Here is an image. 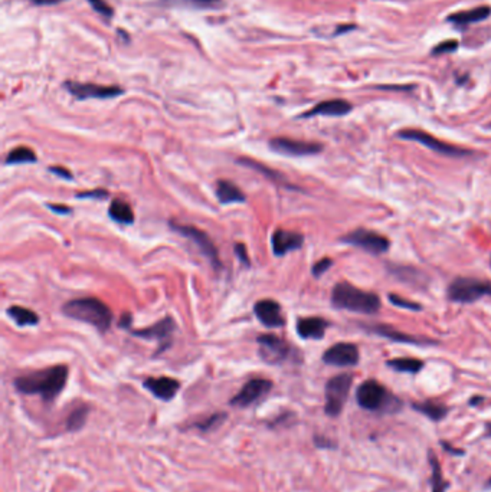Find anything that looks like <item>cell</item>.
I'll return each mask as SVG.
<instances>
[{
  "label": "cell",
  "instance_id": "6da1fadb",
  "mask_svg": "<svg viewBox=\"0 0 491 492\" xmlns=\"http://www.w3.org/2000/svg\"><path fill=\"white\" fill-rule=\"evenodd\" d=\"M66 380L68 367L59 364L19 376L13 385L23 394H39L45 402H52L64 390Z\"/></svg>",
  "mask_w": 491,
  "mask_h": 492
},
{
  "label": "cell",
  "instance_id": "7a4b0ae2",
  "mask_svg": "<svg viewBox=\"0 0 491 492\" xmlns=\"http://www.w3.org/2000/svg\"><path fill=\"white\" fill-rule=\"evenodd\" d=\"M62 313L69 318L96 327L101 333L108 331L112 324V311L105 302L94 297L68 301L62 307Z\"/></svg>",
  "mask_w": 491,
  "mask_h": 492
},
{
  "label": "cell",
  "instance_id": "3957f363",
  "mask_svg": "<svg viewBox=\"0 0 491 492\" xmlns=\"http://www.w3.org/2000/svg\"><path fill=\"white\" fill-rule=\"evenodd\" d=\"M332 306L360 314H376L381 310V298L375 292L356 288L349 283H339L332 291Z\"/></svg>",
  "mask_w": 491,
  "mask_h": 492
},
{
  "label": "cell",
  "instance_id": "277c9868",
  "mask_svg": "<svg viewBox=\"0 0 491 492\" xmlns=\"http://www.w3.org/2000/svg\"><path fill=\"white\" fill-rule=\"evenodd\" d=\"M353 378L352 374L343 373L339 376L332 378L325 385V405H324V412L327 416L336 417L342 413L347 397L350 387H352Z\"/></svg>",
  "mask_w": 491,
  "mask_h": 492
},
{
  "label": "cell",
  "instance_id": "5b68a950",
  "mask_svg": "<svg viewBox=\"0 0 491 492\" xmlns=\"http://www.w3.org/2000/svg\"><path fill=\"white\" fill-rule=\"evenodd\" d=\"M491 295V284L476 278H455L448 287V298L458 304H471Z\"/></svg>",
  "mask_w": 491,
  "mask_h": 492
},
{
  "label": "cell",
  "instance_id": "8992f818",
  "mask_svg": "<svg viewBox=\"0 0 491 492\" xmlns=\"http://www.w3.org/2000/svg\"><path fill=\"white\" fill-rule=\"evenodd\" d=\"M397 137L402 140H408V142H415L425 146L427 149L439 153L442 156H448V157H467L471 156L473 151L465 150L462 147H457V146H451L446 142H441L437 137L428 134L424 130H413V128H406V130H401L397 133Z\"/></svg>",
  "mask_w": 491,
  "mask_h": 492
},
{
  "label": "cell",
  "instance_id": "52a82bcc",
  "mask_svg": "<svg viewBox=\"0 0 491 492\" xmlns=\"http://www.w3.org/2000/svg\"><path fill=\"white\" fill-rule=\"evenodd\" d=\"M169 226L175 232H177L179 235L188 238L191 242H193L198 246V249L200 251V253L206 258V260L210 262V265H212L215 269L222 268L218 249H217L214 241L209 238L206 232H203L195 226H191V225H179L176 222H170Z\"/></svg>",
  "mask_w": 491,
  "mask_h": 492
},
{
  "label": "cell",
  "instance_id": "ba28073f",
  "mask_svg": "<svg viewBox=\"0 0 491 492\" xmlns=\"http://www.w3.org/2000/svg\"><path fill=\"white\" fill-rule=\"evenodd\" d=\"M356 401L360 408L375 412L386 409L390 405L392 396L389 392L376 380H366L363 382L358 392H356Z\"/></svg>",
  "mask_w": 491,
  "mask_h": 492
},
{
  "label": "cell",
  "instance_id": "9c48e42d",
  "mask_svg": "<svg viewBox=\"0 0 491 492\" xmlns=\"http://www.w3.org/2000/svg\"><path fill=\"white\" fill-rule=\"evenodd\" d=\"M343 244H347L350 246L360 248L369 253L373 255H381L388 252L390 242L388 238L382 237L381 233L367 230V229H356L346 233V235L340 239Z\"/></svg>",
  "mask_w": 491,
  "mask_h": 492
},
{
  "label": "cell",
  "instance_id": "30bf717a",
  "mask_svg": "<svg viewBox=\"0 0 491 492\" xmlns=\"http://www.w3.org/2000/svg\"><path fill=\"white\" fill-rule=\"evenodd\" d=\"M270 149L278 154L290 156V157H304V156H316L323 151V144L300 142L287 137H275L270 140Z\"/></svg>",
  "mask_w": 491,
  "mask_h": 492
},
{
  "label": "cell",
  "instance_id": "8fae6325",
  "mask_svg": "<svg viewBox=\"0 0 491 492\" xmlns=\"http://www.w3.org/2000/svg\"><path fill=\"white\" fill-rule=\"evenodd\" d=\"M256 343L260 345L258 355L267 364L283 363L290 355V344L278 336L261 334L256 338Z\"/></svg>",
  "mask_w": 491,
  "mask_h": 492
},
{
  "label": "cell",
  "instance_id": "7c38bea8",
  "mask_svg": "<svg viewBox=\"0 0 491 492\" xmlns=\"http://www.w3.org/2000/svg\"><path fill=\"white\" fill-rule=\"evenodd\" d=\"M65 88L68 89L69 94L78 100H108L119 97L124 92L119 87H105V85H97V84H81V82H74L68 81L65 82Z\"/></svg>",
  "mask_w": 491,
  "mask_h": 492
},
{
  "label": "cell",
  "instance_id": "4fadbf2b",
  "mask_svg": "<svg viewBox=\"0 0 491 492\" xmlns=\"http://www.w3.org/2000/svg\"><path fill=\"white\" fill-rule=\"evenodd\" d=\"M272 389V382L268 379H252L245 386L232 397L229 405L237 408H248L263 399L264 396L270 393Z\"/></svg>",
  "mask_w": 491,
  "mask_h": 492
},
{
  "label": "cell",
  "instance_id": "5bb4252c",
  "mask_svg": "<svg viewBox=\"0 0 491 492\" xmlns=\"http://www.w3.org/2000/svg\"><path fill=\"white\" fill-rule=\"evenodd\" d=\"M360 355L356 344L352 343H337L327 348L323 355V361L329 366L336 367H350L359 363Z\"/></svg>",
  "mask_w": 491,
  "mask_h": 492
},
{
  "label": "cell",
  "instance_id": "9a60e30c",
  "mask_svg": "<svg viewBox=\"0 0 491 492\" xmlns=\"http://www.w3.org/2000/svg\"><path fill=\"white\" fill-rule=\"evenodd\" d=\"M254 314L263 325L268 328H279L286 324L281 306L274 299H260L255 304Z\"/></svg>",
  "mask_w": 491,
  "mask_h": 492
},
{
  "label": "cell",
  "instance_id": "2e32d148",
  "mask_svg": "<svg viewBox=\"0 0 491 492\" xmlns=\"http://www.w3.org/2000/svg\"><path fill=\"white\" fill-rule=\"evenodd\" d=\"M302 244H304V237L301 233L286 230V229H277L272 233V238H271L272 252L278 258L287 255L291 251L300 249Z\"/></svg>",
  "mask_w": 491,
  "mask_h": 492
},
{
  "label": "cell",
  "instance_id": "e0dca14e",
  "mask_svg": "<svg viewBox=\"0 0 491 492\" xmlns=\"http://www.w3.org/2000/svg\"><path fill=\"white\" fill-rule=\"evenodd\" d=\"M363 327L366 330H369L370 333L381 336L383 338L392 340V341H397V343H405V344H416V345H425V344H435V341L428 340V338H423V337H415L411 334H405L400 330H395L390 325H383V324H363Z\"/></svg>",
  "mask_w": 491,
  "mask_h": 492
},
{
  "label": "cell",
  "instance_id": "ac0fdd59",
  "mask_svg": "<svg viewBox=\"0 0 491 492\" xmlns=\"http://www.w3.org/2000/svg\"><path fill=\"white\" fill-rule=\"evenodd\" d=\"M143 386L157 399L163 402H170L177 394L180 389V383L172 378H149L145 380Z\"/></svg>",
  "mask_w": 491,
  "mask_h": 492
},
{
  "label": "cell",
  "instance_id": "d6986e66",
  "mask_svg": "<svg viewBox=\"0 0 491 492\" xmlns=\"http://www.w3.org/2000/svg\"><path fill=\"white\" fill-rule=\"evenodd\" d=\"M175 330H176V324H175L173 318L165 317L150 327L142 328V330L131 331V334L135 337L143 338V340H157V341L163 343V341L170 338V336Z\"/></svg>",
  "mask_w": 491,
  "mask_h": 492
},
{
  "label": "cell",
  "instance_id": "ffe728a7",
  "mask_svg": "<svg viewBox=\"0 0 491 492\" xmlns=\"http://www.w3.org/2000/svg\"><path fill=\"white\" fill-rule=\"evenodd\" d=\"M352 111V104L347 103L346 100H329L323 101L313 107L310 111L304 112L301 115V119H312L316 115H324V117H343Z\"/></svg>",
  "mask_w": 491,
  "mask_h": 492
},
{
  "label": "cell",
  "instance_id": "44dd1931",
  "mask_svg": "<svg viewBox=\"0 0 491 492\" xmlns=\"http://www.w3.org/2000/svg\"><path fill=\"white\" fill-rule=\"evenodd\" d=\"M327 327H329V322L320 317L300 318L297 321V334L304 340H321Z\"/></svg>",
  "mask_w": 491,
  "mask_h": 492
},
{
  "label": "cell",
  "instance_id": "7402d4cb",
  "mask_svg": "<svg viewBox=\"0 0 491 492\" xmlns=\"http://www.w3.org/2000/svg\"><path fill=\"white\" fill-rule=\"evenodd\" d=\"M217 197L221 204L230 203H245L247 196L240 187L229 180H218L217 183Z\"/></svg>",
  "mask_w": 491,
  "mask_h": 492
},
{
  "label": "cell",
  "instance_id": "603a6c76",
  "mask_svg": "<svg viewBox=\"0 0 491 492\" xmlns=\"http://www.w3.org/2000/svg\"><path fill=\"white\" fill-rule=\"evenodd\" d=\"M490 15H491V9L488 6H480L470 10L453 13L447 17V20L454 23L457 27H465V25H471V23H476V22H481L487 19Z\"/></svg>",
  "mask_w": 491,
  "mask_h": 492
},
{
  "label": "cell",
  "instance_id": "cb8c5ba5",
  "mask_svg": "<svg viewBox=\"0 0 491 492\" xmlns=\"http://www.w3.org/2000/svg\"><path fill=\"white\" fill-rule=\"evenodd\" d=\"M108 216L114 222L122 225H131L134 222V212L131 206L122 199L111 200L108 206Z\"/></svg>",
  "mask_w": 491,
  "mask_h": 492
},
{
  "label": "cell",
  "instance_id": "d4e9b609",
  "mask_svg": "<svg viewBox=\"0 0 491 492\" xmlns=\"http://www.w3.org/2000/svg\"><path fill=\"white\" fill-rule=\"evenodd\" d=\"M237 163L241 164V166H244V167L252 169V170H255V172H258V173L264 174L267 179L272 180V181L277 183V184H284V186H287V187H291L290 183L286 181V177H284L281 173H278V172L270 169L268 166H264L263 163H258L256 160L247 158V157H240V158H237Z\"/></svg>",
  "mask_w": 491,
  "mask_h": 492
},
{
  "label": "cell",
  "instance_id": "484cf974",
  "mask_svg": "<svg viewBox=\"0 0 491 492\" xmlns=\"http://www.w3.org/2000/svg\"><path fill=\"white\" fill-rule=\"evenodd\" d=\"M6 314L10 320L15 321L19 327H28V325H36L39 322V317L36 313H34L29 308L20 307V306H12L6 310Z\"/></svg>",
  "mask_w": 491,
  "mask_h": 492
},
{
  "label": "cell",
  "instance_id": "4316f807",
  "mask_svg": "<svg viewBox=\"0 0 491 492\" xmlns=\"http://www.w3.org/2000/svg\"><path fill=\"white\" fill-rule=\"evenodd\" d=\"M38 157L34 150L29 147L20 146L13 150H10L5 158L6 166H15V164H29V163H36Z\"/></svg>",
  "mask_w": 491,
  "mask_h": 492
},
{
  "label": "cell",
  "instance_id": "83f0119b",
  "mask_svg": "<svg viewBox=\"0 0 491 492\" xmlns=\"http://www.w3.org/2000/svg\"><path fill=\"white\" fill-rule=\"evenodd\" d=\"M413 409L418 410L419 413L425 415L431 420H435V422L446 417L447 412H448V409L444 405L437 403V402H431V401L423 402V403H413Z\"/></svg>",
  "mask_w": 491,
  "mask_h": 492
},
{
  "label": "cell",
  "instance_id": "f1b7e54d",
  "mask_svg": "<svg viewBox=\"0 0 491 492\" xmlns=\"http://www.w3.org/2000/svg\"><path fill=\"white\" fill-rule=\"evenodd\" d=\"M388 366H389L390 368H393L395 371L415 374V373L423 370L424 361H423V360H418V359L402 357V359H392V360H389V361H388Z\"/></svg>",
  "mask_w": 491,
  "mask_h": 492
},
{
  "label": "cell",
  "instance_id": "f546056e",
  "mask_svg": "<svg viewBox=\"0 0 491 492\" xmlns=\"http://www.w3.org/2000/svg\"><path fill=\"white\" fill-rule=\"evenodd\" d=\"M88 413H89V408L87 405H81L77 409H74L66 419V429L69 432H77L82 429V426L87 422Z\"/></svg>",
  "mask_w": 491,
  "mask_h": 492
},
{
  "label": "cell",
  "instance_id": "4dcf8cb0",
  "mask_svg": "<svg viewBox=\"0 0 491 492\" xmlns=\"http://www.w3.org/2000/svg\"><path fill=\"white\" fill-rule=\"evenodd\" d=\"M430 463L432 468V492H444L447 488V482L444 481L439 462L434 454H430Z\"/></svg>",
  "mask_w": 491,
  "mask_h": 492
},
{
  "label": "cell",
  "instance_id": "1f68e13d",
  "mask_svg": "<svg viewBox=\"0 0 491 492\" xmlns=\"http://www.w3.org/2000/svg\"><path fill=\"white\" fill-rule=\"evenodd\" d=\"M225 419H226V415H225V413H215V415H212V416L206 417V419L202 420V422H196L195 428H198V429L206 432V431H210V429H214L215 426L221 425Z\"/></svg>",
  "mask_w": 491,
  "mask_h": 492
},
{
  "label": "cell",
  "instance_id": "d6a6232c",
  "mask_svg": "<svg viewBox=\"0 0 491 492\" xmlns=\"http://www.w3.org/2000/svg\"><path fill=\"white\" fill-rule=\"evenodd\" d=\"M388 298H389V301L393 304L395 307H400V308L409 310V311H420V310H423V307H420L418 302L405 299V298H402V297H400V295H396V294H389Z\"/></svg>",
  "mask_w": 491,
  "mask_h": 492
},
{
  "label": "cell",
  "instance_id": "836d02e7",
  "mask_svg": "<svg viewBox=\"0 0 491 492\" xmlns=\"http://www.w3.org/2000/svg\"><path fill=\"white\" fill-rule=\"evenodd\" d=\"M165 2L180 3L193 8H217L218 5H221L219 0H165Z\"/></svg>",
  "mask_w": 491,
  "mask_h": 492
},
{
  "label": "cell",
  "instance_id": "e575fe53",
  "mask_svg": "<svg viewBox=\"0 0 491 492\" xmlns=\"http://www.w3.org/2000/svg\"><path fill=\"white\" fill-rule=\"evenodd\" d=\"M458 40H446V42H441L438 43L435 48L432 50V54L434 55H441V54H450V52H454L458 50Z\"/></svg>",
  "mask_w": 491,
  "mask_h": 492
},
{
  "label": "cell",
  "instance_id": "d590c367",
  "mask_svg": "<svg viewBox=\"0 0 491 492\" xmlns=\"http://www.w3.org/2000/svg\"><path fill=\"white\" fill-rule=\"evenodd\" d=\"M332 265H333V260H330V258H323V260H320L318 262H316L313 265L312 274H313V276L320 278L323 274H325L332 268Z\"/></svg>",
  "mask_w": 491,
  "mask_h": 492
},
{
  "label": "cell",
  "instance_id": "8d00e7d4",
  "mask_svg": "<svg viewBox=\"0 0 491 492\" xmlns=\"http://www.w3.org/2000/svg\"><path fill=\"white\" fill-rule=\"evenodd\" d=\"M108 192L105 189H94V191H87V192H81V193H77L75 197L77 199H97V200H103V199H107L108 197Z\"/></svg>",
  "mask_w": 491,
  "mask_h": 492
},
{
  "label": "cell",
  "instance_id": "74e56055",
  "mask_svg": "<svg viewBox=\"0 0 491 492\" xmlns=\"http://www.w3.org/2000/svg\"><path fill=\"white\" fill-rule=\"evenodd\" d=\"M233 251H235L237 256H238V260L242 262V265L245 267H251V260H249V255H248V251H247V246L244 244H237L235 248H233Z\"/></svg>",
  "mask_w": 491,
  "mask_h": 492
},
{
  "label": "cell",
  "instance_id": "f35d334b",
  "mask_svg": "<svg viewBox=\"0 0 491 492\" xmlns=\"http://www.w3.org/2000/svg\"><path fill=\"white\" fill-rule=\"evenodd\" d=\"M88 2L91 3V6L94 8L98 13L105 15V16H111L112 15L111 8L105 2H103V0H88Z\"/></svg>",
  "mask_w": 491,
  "mask_h": 492
},
{
  "label": "cell",
  "instance_id": "ab89813d",
  "mask_svg": "<svg viewBox=\"0 0 491 492\" xmlns=\"http://www.w3.org/2000/svg\"><path fill=\"white\" fill-rule=\"evenodd\" d=\"M48 170H50V173H52V174H55V176H58L61 179H65V180H73L74 179V174L69 172L66 167H64V166H51Z\"/></svg>",
  "mask_w": 491,
  "mask_h": 492
},
{
  "label": "cell",
  "instance_id": "60d3db41",
  "mask_svg": "<svg viewBox=\"0 0 491 492\" xmlns=\"http://www.w3.org/2000/svg\"><path fill=\"white\" fill-rule=\"evenodd\" d=\"M48 206V209H51L54 214H58V215H69L71 214V207L69 206H65V204H54V203H48L46 204Z\"/></svg>",
  "mask_w": 491,
  "mask_h": 492
},
{
  "label": "cell",
  "instance_id": "b9f144b4",
  "mask_svg": "<svg viewBox=\"0 0 491 492\" xmlns=\"http://www.w3.org/2000/svg\"><path fill=\"white\" fill-rule=\"evenodd\" d=\"M131 322H133L131 314H123L119 321V325H120V328H123V330H130Z\"/></svg>",
  "mask_w": 491,
  "mask_h": 492
},
{
  "label": "cell",
  "instance_id": "7bdbcfd3",
  "mask_svg": "<svg viewBox=\"0 0 491 492\" xmlns=\"http://www.w3.org/2000/svg\"><path fill=\"white\" fill-rule=\"evenodd\" d=\"M35 3H41V5H50V3H55L57 0H34Z\"/></svg>",
  "mask_w": 491,
  "mask_h": 492
},
{
  "label": "cell",
  "instance_id": "ee69618b",
  "mask_svg": "<svg viewBox=\"0 0 491 492\" xmlns=\"http://www.w3.org/2000/svg\"><path fill=\"white\" fill-rule=\"evenodd\" d=\"M487 433H488V436H491V424L487 425Z\"/></svg>",
  "mask_w": 491,
  "mask_h": 492
},
{
  "label": "cell",
  "instance_id": "f6af8a7d",
  "mask_svg": "<svg viewBox=\"0 0 491 492\" xmlns=\"http://www.w3.org/2000/svg\"><path fill=\"white\" fill-rule=\"evenodd\" d=\"M488 486H491V479H490V481H488Z\"/></svg>",
  "mask_w": 491,
  "mask_h": 492
}]
</instances>
